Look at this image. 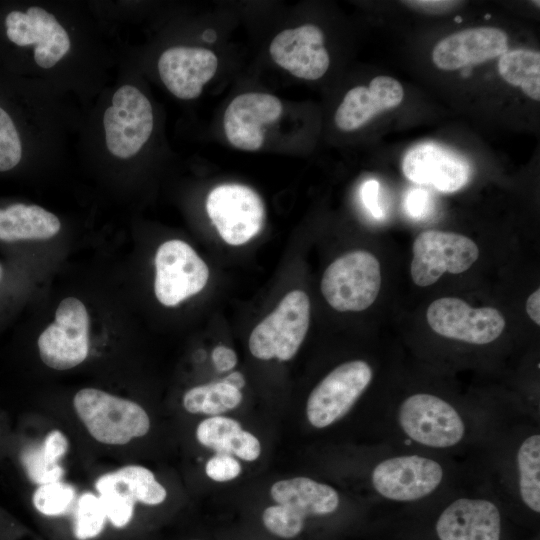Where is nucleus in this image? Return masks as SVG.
Instances as JSON below:
<instances>
[{
	"label": "nucleus",
	"instance_id": "obj_34",
	"mask_svg": "<svg viewBox=\"0 0 540 540\" xmlns=\"http://www.w3.org/2000/svg\"><path fill=\"white\" fill-rule=\"evenodd\" d=\"M205 472L214 481H230L240 475L241 465L232 455L217 453L207 461Z\"/></svg>",
	"mask_w": 540,
	"mask_h": 540
},
{
	"label": "nucleus",
	"instance_id": "obj_17",
	"mask_svg": "<svg viewBox=\"0 0 540 540\" xmlns=\"http://www.w3.org/2000/svg\"><path fill=\"white\" fill-rule=\"evenodd\" d=\"M217 67L216 55L201 47H171L158 60L162 82L174 96L184 100L198 97Z\"/></svg>",
	"mask_w": 540,
	"mask_h": 540
},
{
	"label": "nucleus",
	"instance_id": "obj_31",
	"mask_svg": "<svg viewBox=\"0 0 540 540\" xmlns=\"http://www.w3.org/2000/svg\"><path fill=\"white\" fill-rule=\"evenodd\" d=\"M304 517L291 508L277 504L266 508L262 515L264 526L282 538H293L303 529Z\"/></svg>",
	"mask_w": 540,
	"mask_h": 540
},
{
	"label": "nucleus",
	"instance_id": "obj_24",
	"mask_svg": "<svg viewBox=\"0 0 540 540\" xmlns=\"http://www.w3.org/2000/svg\"><path fill=\"white\" fill-rule=\"evenodd\" d=\"M95 486H113L130 494L135 501L145 505L161 504L167 496L165 488L149 469L127 465L98 478Z\"/></svg>",
	"mask_w": 540,
	"mask_h": 540
},
{
	"label": "nucleus",
	"instance_id": "obj_35",
	"mask_svg": "<svg viewBox=\"0 0 540 540\" xmlns=\"http://www.w3.org/2000/svg\"><path fill=\"white\" fill-rule=\"evenodd\" d=\"M41 450L49 464H59V460L68 450L67 438L61 431L53 430L45 437Z\"/></svg>",
	"mask_w": 540,
	"mask_h": 540
},
{
	"label": "nucleus",
	"instance_id": "obj_1",
	"mask_svg": "<svg viewBox=\"0 0 540 540\" xmlns=\"http://www.w3.org/2000/svg\"><path fill=\"white\" fill-rule=\"evenodd\" d=\"M73 405L90 435L104 444L124 445L150 428L148 414L139 404L96 388L78 391Z\"/></svg>",
	"mask_w": 540,
	"mask_h": 540
},
{
	"label": "nucleus",
	"instance_id": "obj_9",
	"mask_svg": "<svg viewBox=\"0 0 540 540\" xmlns=\"http://www.w3.org/2000/svg\"><path fill=\"white\" fill-rule=\"evenodd\" d=\"M372 379V369L363 360L345 362L333 369L310 393L306 413L316 428L327 427L353 407Z\"/></svg>",
	"mask_w": 540,
	"mask_h": 540
},
{
	"label": "nucleus",
	"instance_id": "obj_13",
	"mask_svg": "<svg viewBox=\"0 0 540 540\" xmlns=\"http://www.w3.org/2000/svg\"><path fill=\"white\" fill-rule=\"evenodd\" d=\"M8 39L18 46H35L34 60L42 68L53 67L70 49L66 30L55 16L41 7L12 11L5 19Z\"/></svg>",
	"mask_w": 540,
	"mask_h": 540
},
{
	"label": "nucleus",
	"instance_id": "obj_7",
	"mask_svg": "<svg viewBox=\"0 0 540 540\" xmlns=\"http://www.w3.org/2000/svg\"><path fill=\"white\" fill-rule=\"evenodd\" d=\"M399 424L414 441L433 448H447L459 443L465 426L452 405L432 394L417 393L400 405Z\"/></svg>",
	"mask_w": 540,
	"mask_h": 540
},
{
	"label": "nucleus",
	"instance_id": "obj_32",
	"mask_svg": "<svg viewBox=\"0 0 540 540\" xmlns=\"http://www.w3.org/2000/svg\"><path fill=\"white\" fill-rule=\"evenodd\" d=\"M22 145L9 114L0 107V172L14 168L21 160Z\"/></svg>",
	"mask_w": 540,
	"mask_h": 540
},
{
	"label": "nucleus",
	"instance_id": "obj_20",
	"mask_svg": "<svg viewBox=\"0 0 540 540\" xmlns=\"http://www.w3.org/2000/svg\"><path fill=\"white\" fill-rule=\"evenodd\" d=\"M404 96L400 82L390 76H376L368 87L356 86L344 96L334 116L336 126L352 131L377 114L398 106Z\"/></svg>",
	"mask_w": 540,
	"mask_h": 540
},
{
	"label": "nucleus",
	"instance_id": "obj_23",
	"mask_svg": "<svg viewBox=\"0 0 540 540\" xmlns=\"http://www.w3.org/2000/svg\"><path fill=\"white\" fill-rule=\"evenodd\" d=\"M61 228L59 219L38 205L16 203L0 209V240H45Z\"/></svg>",
	"mask_w": 540,
	"mask_h": 540
},
{
	"label": "nucleus",
	"instance_id": "obj_15",
	"mask_svg": "<svg viewBox=\"0 0 540 540\" xmlns=\"http://www.w3.org/2000/svg\"><path fill=\"white\" fill-rule=\"evenodd\" d=\"M283 111L281 101L266 93H244L235 97L224 113L228 141L246 151L258 150L264 141V125L275 122Z\"/></svg>",
	"mask_w": 540,
	"mask_h": 540
},
{
	"label": "nucleus",
	"instance_id": "obj_40",
	"mask_svg": "<svg viewBox=\"0 0 540 540\" xmlns=\"http://www.w3.org/2000/svg\"><path fill=\"white\" fill-rule=\"evenodd\" d=\"M526 312L531 320L540 324V289H536L526 301Z\"/></svg>",
	"mask_w": 540,
	"mask_h": 540
},
{
	"label": "nucleus",
	"instance_id": "obj_38",
	"mask_svg": "<svg viewBox=\"0 0 540 540\" xmlns=\"http://www.w3.org/2000/svg\"><path fill=\"white\" fill-rule=\"evenodd\" d=\"M215 368L220 372L229 371L237 364V355L231 348L218 345L211 354Z\"/></svg>",
	"mask_w": 540,
	"mask_h": 540
},
{
	"label": "nucleus",
	"instance_id": "obj_12",
	"mask_svg": "<svg viewBox=\"0 0 540 540\" xmlns=\"http://www.w3.org/2000/svg\"><path fill=\"white\" fill-rule=\"evenodd\" d=\"M443 469L429 458L406 455L380 462L372 472L375 490L395 501H413L432 493L441 483Z\"/></svg>",
	"mask_w": 540,
	"mask_h": 540
},
{
	"label": "nucleus",
	"instance_id": "obj_19",
	"mask_svg": "<svg viewBox=\"0 0 540 540\" xmlns=\"http://www.w3.org/2000/svg\"><path fill=\"white\" fill-rule=\"evenodd\" d=\"M436 532L440 540H500V512L491 501L460 498L441 513Z\"/></svg>",
	"mask_w": 540,
	"mask_h": 540
},
{
	"label": "nucleus",
	"instance_id": "obj_4",
	"mask_svg": "<svg viewBox=\"0 0 540 540\" xmlns=\"http://www.w3.org/2000/svg\"><path fill=\"white\" fill-rule=\"evenodd\" d=\"M410 273L413 282L430 286L445 273L468 270L479 257V248L467 236L439 230L421 232L414 240Z\"/></svg>",
	"mask_w": 540,
	"mask_h": 540
},
{
	"label": "nucleus",
	"instance_id": "obj_29",
	"mask_svg": "<svg viewBox=\"0 0 540 540\" xmlns=\"http://www.w3.org/2000/svg\"><path fill=\"white\" fill-rule=\"evenodd\" d=\"M75 498V489L64 482L56 481L40 485L33 494V505L45 516L65 514Z\"/></svg>",
	"mask_w": 540,
	"mask_h": 540
},
{
	"label": "nucleus",
	"instance_id": "obj_26",
	"mask_svg": "<svg viewBox=\"0 0 540 540\" xmlns=\"http://www.w3.org/2000/svg\"><path fill=\"white\" fill-rule=\"evenodd\" d=\"M242 398L240 390L221 380L189 389L183 396V406L190 413L216 416L239 406Z\"/></svg>",
	"mask_w": 540,
	"mask_h": 540
},
{
	"label": "nucleus",
	"instance_id": "obj_36",
	"mask_svg": "<svg viewBox=\"0 0 540 540\" xmlns=\"http://www.w3.org/2000/svg\"><path fill=\"white\" fill-rule=\"evenodd\" d=\"M404 206L410 216L423 218L431 209L430 195L421 188H413L407 193Z\"/></svg>",
	"mask_w": 540,
	"mask_h": 540
},
{
	"label": "nucleus",
	"instance_id": "obj_42",
	"mask_svg": "<svg viewBox=\"0 0 540 540\" xmlns=\"http://www.w3.org/2000/svg\"><path fill=\"white\" fill-rule=\"evenodd\" d=\"M203 39L208 42H212L216 39V33L213 30L208 29L203 33Z\"/></svg>",
	"mask_w": 540,
	"mask_h": 540
},
{
	"label": "nucleus",
	"instance_id": "obj_27",
	"mask_svg": "<svg viewBox=\"0 0 540 540\" xmlns=\"http://www.w3.org/2000/svg\"><path fill=\"white\" fill-rule=\"evenodd\" d=\"M519 490L522 501L534 512H540V436L526 438L517 454Z\"/></svg>",
	"mask_w": 540,
	"mask_h": 540
},
{
	"label": "nucleus",
	"instance_id": "obj_18",
	"mask_svg": "<svg viewBox=\"0 0 540 540\" xmlns=\"http://www.w3.org/2000/svg\"><path fill=\"white\" fill-rule=\"evenodd\" d=\"M402 170L409 180L432 185L446 193L461 189L470 177V167L463 158L431 143L409 150L403 159Z\"/></svg>",
	"mask_w": 540,
	"mask_h": 540
},
{
	"label": "nucleus",
	"instance_id": "obj_30",
	"mask_svg": "<svg viewBox=\"0 0 540 540\" xmlns=\"http://www.w3.org/2000/svg\"><path fill=\"white\" fill-rule=\"evenodd\" d=\"M104 506L107 520L116 528H124L134 515L135 500L127 492L113 486H95Z\"/></svg>",
	"mask_w": 540,
	"mask_h": 540
},
{
	"label": "nucleus",
	"instance_id": "obj_6",
	"mask_svg": "<svg viewBox=\"0 0 540 540\" xmlns=\"http://www.w3.org/2000/svg\"><path fill=\"white\" fill-rule=\"evenodd\" d=\"M103 125L109 152L127 159L139 152L153 130V111L147 97L132 85H123L113 95L104 113Z\"/></svg>",
	"mask_w": 540,
	"mask_h": 540
},
{
	"label": "nucleus",
	"instance_id": "obj_39",
	"mask_svg": "<svg viewBox=\"0 0 540 540\" xmlns=\"http://www.w3.org/2000/svg\"><path fill=\"white\" fill-rule=\"evenodd\" d=\"M403 3H406L409 7H412L414 9L426 12V13H432V14H440L450 11L451 9L455 8L460 2L458 1H440V0H422V1H404Z\"/></svg>",
	"mask_w": 540,
	"mask_h": 540
},
{
	"label": "nucleus",
	"instance_id": "obj_25",
	"mask_svg": "<svg viewBox=\"0 0 540 540\" xmlns=\"http://www.w3.org/2000/svg\"><path fill=\"white\" fill-rule=\"evenodd\" d=\"M498 72L509 84L520 87L529 98L540 100V53L529 49L506 51L498 60Z\"/></svg>",
	"mask_w": 540,
	"mask_h": 540
},
{
	"label": "nucleus",
	"instance_id": "obj_16",
	"mask_svg": "<svg viewBox=\"0 0 540 540\" xmlns=\"http://www.w3.org/2000/svg\"><path fill=\"white\" fill-rule=\"evenodd\" d=\"M508 51V35L490 26L468 28L440 40L432 51L435 66L454 71L500 57Z\"/></svg>",
	"mask_w": 540,
	"mask_h": 540
},
{
	"label": "nucleus",
	"instance_id": "obj_10",
	"mask_svg": "<svg viewBox=\"0 0 540 540\" xmlns=\"http://www.w3.org/2000/svg\"><path fill=\"white\" fill-rule=\"evenodd\" d=\"M155 268V295L161 304L169 307L199 293L209 278L206 263L189 244L178 239L159 246Z\"/></svg>",
	"mask_w": 540,
	"mask_h": 540
},
{
	"label": "nucleus",
	"instance_id": "obj_28",
	"mask_svg": "<svg viewBox=\"0 0 540 540\" xmlns=\"http://www.w3.org/2000/svg\"><path fill=\"white\" fill-rule=\"evenodd\" d=\"M106 521L107 515L99 496L89 492L82 494L75 512V537L78 540H89L99 536Z\"/></svg>",
	"mask_w": 540,
	"mask_h": 540
},
{
	"label": "nucleus",
	"instance_id": "obj_41",
	"mask_svg": "<svg viewBox=\"0 0 540 540\" xmlns=\"http://www.w3.org/2000/svg\"><path fill=\"white\" fill-rule=\"evenodd\" d=\"M222 381L238 390L242 389L246 384L243 374L238 371L230 373Z\"/></svg>",
	"mask_w": 540,
	"mask_h": 540
},
{
	"label": "nucleus",
	"instance_id": "obj_33",
	"mask_svg": "<svg viewBox=\"0 0 540 540\" xmlns=\"http://www.w3.org/2000/svg\"><path fill=\"white\" fill-rule=\"evenodd\" d=\"M22 463L29 478L40 485L59 481L63 474V469L59 464H49L40 446L27 448L21 456Z\"/></svg>",
	"mask_w": 540,
	"mask_h": 540
},
{
	"label": "nucleus",
	"instance_id": "obj_3",
	"mask_svg": "<svg viewBox=\"0 0 540 540\" xmlns=\"http://www.w3.org/2000/svg\"><path fill=\"white\" fill-rule=\"evenodd\" d=\"M310 323V300L302 290L287 293L251 332L249 349L261 360L288 361L303 343Z\"/></svg>",
	"mask_w": 540,
	"mask_h": 540
},
{
	"label": "nucleus",
	"instance_id": "obj_37",
	"mask_svg": "<svg viewBox=\"0 0 540 540\" xmlns=\"http://www.w3.org/2000/svg\"><path fill=\"white\" fill-rule=\"evenodd\" d=\"M379 183L370 179L366 181L361 187V198L365 207L375 218H382L383 212L378 201Z\"/></svg>",
	"mask_w": 540,
	"mask_h": 540
},
{
	"label": "nucleus",
	"instance_id": "obj_11",
	"mask_svg": "<svg viewBox=\"0 0 540 540\" xmlns=\"http://www.w3.org/2000/svg\"><path fill=\"white\" fill-rule=\"evenodd\" d=\"M426 319L437 334L470 344L483 345L496 340L505 328V318L493 307H471L455 297L433 301Z\"/></svg>",
	"mask_w": 540,
	"mask_h": 540
},
{
	"label": "nucleus",
	"instance_id": "obj_14",
	"mask_svg": "<svg viewBox=\"0 0 540 540\" xmlns=\"http://www.w3.org/2000/svg\"><path fill=\"white\" fill-rule=\"evenodd\" d=\"M269 52L276 64L305 80L321 78L330 64L324 34L312 24L283 30L272 40Z\"/></svg>",
	"mask_w": 540,
	"mask_h": 540
},
{
	"label": "nucleus",
	"instance_id": "obj_5",
	"mask_svg": "<svg viewBox=\"0 0 540 540\" xmlns=\"http://www.w3.org/2000/svg\"><path fill=\"white\" fill-rule=\"evenodd\" d=\"M206 210L220 237L233 246L255 237L265 221L263 200L255 190L242 184H222L212 189Z\"/></svg>",
	"mask_w": 540,
	"mask_h": 540
},
{
	"label": "nucleus",
	"instance_id": "obj_2",
	"mask_svg": "<svg viewBox=\"0 0 540 540\" xmlns=\"http://www.w3.org/2000/svg\"><path fill=\"white\" fill-rule=\"evenodd\" d=\"M381 282L378 259L368 251L355 250L341 255L326 268L320 288L333 309L358 312L374 303Z\"/></svg>",
	"mask_w": 540,
	"mask_h": 540
},
{
	"label": "nucleus",
	"instance_id": "obj_22",
	"mask_svg": "<svg viewBox=\"0 0 540 540\" xmlns=\"http://www.w3.org/2000/svg\"><path fill=\"white\" fill-rule=\"evenodd\" d=\"M196 438L217 453L233 454L245 461H254L261 453L259 440L243 430L238 421L224 416L203 420L196 429Z\"/></svg>",
	"mask_w": 540,
	"mask_h": 540
},
{
	"label": "nucleus",
	"instance_id": "obj_8",
	"mask_svg": "<svg viewBox=\"0 0 540 540\" xmlns=\"http://www.w3.org/2000/svg\"><path fill=\"white\" fill-rule=\"evenodd\" d=\"M41 360L55 370L82 363L89 351V315L84 304L73 297L57 307L55 321L38 338Z\"/></svg>",
	"mask_w": 540,
	"mask_h": 540
},
{
	"label": "nucleus",
	"instance_id": "obj_21",
	"mask_svg": "<svg viewBox=\"0 0 540 540\" xmlns=\"http://www.w3.org/2000/svg\"><path fill=\"white\" fill-rule=\"evenodd\" d=\"M270 494L275 502L304 518L333 513L339 505V495L334 488L307 477L280 480L272 485Z\"/></svg>",
	"mask_w": 540,
	"mask_h": 540
}]
</instances>
